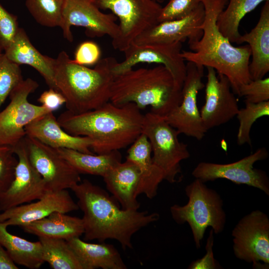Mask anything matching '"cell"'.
Here are the masks:
<instances>
[{
  "label": "cell",
  "instance_id": "cell-35",
  "mask_svg": "<svg viewBox=\"0 0 269 269\" xmlns=\"http://www.w3.org/2000/svg\"><path fill=\"white\" fill-rule=\"evenodd\" d=\"M201 3V0H169L162 7L158 22L185 17L195 10Z\"/></svg>",
  "mask_w": 269,
  "mask_h": 269
},
{
  "label": "cell",
  "instance_id": "cell-2",
  "mask_svg": "<svg viewBox=\"0 0 269 269\" xmlns=\"http://www.w3.org/2000/svg\"><path fill=\"white\" fill-rule=\"evenodd\" d=\"M140 110L134 103L117 105L109 101L80 114L66 110L57 120L69 134L90 138L95 153L104 154L130 146L140 135L144 115Z\"/></svg>",
  "mask_w": 269,
  "mask_h": 269
},
{
  "label": "cell",
  "instance_id": "cell-36",
  "mask_svg": "<svg viewBox=\"0 0 269 269\" xmlns=\"http://www.w3.org/2000/svg\"><path fill=\"white\" fill-rule=\"evenodd\" d=\"M238 95L244 97L245 101L253 103L269 101V78L251 80L242 85Z\"/></svg>",
  "mask_w": 269,
  "mask_h": 269
},
{
  "label": "cell",
  "instance_id": "cell-30",
  "mask_svg": "<svg viewBox=\"0 0 269 269\" xmlns=\"http://www.w3.org/2000/svg\"><path fill=\"white\" fill-rule=\"evenodd\" d=\"M44 262L53 269H83L76 255L63 239L39 237Z\"/></svg>",
  "mask_w": 269,
  "mask_h": 269
},
{
  "label": "cell",
  "instance_id": "cell-10",
  "mask_svg": "<svg viewBox=\"0 0 269 269\" xmlns=\"http://www.w3.org/2000/svg\"><path fill=\"white\" fill-rule=\"evenodd\" d=\"M233 252L239 260L252 263L254 268L269 265V218L259 210L242 218L232 232Z\"/></svg>",
  "mask_w": 269,
  "mask_h": 269
},
{
  "label": "cell",
  "instance_id": "cell-31",
  "mask_svg": "<svg viewBox=\"0 0 269 269\" xmlns=\"http://www.w3.org/2000/svg\"><path fill=\"white\" fill-rule=\"evenodd\" d=\"M65 0H25V5L34 19L47 27H61Z\"/></svg>",
  "mask_w": 269,
  "mask_h": 269
},
{
  "label": "cell",
  "instance_id": "cell-24",
  "mask_svg": "<svg viewBox=\"0 0 269 269\" xmlns=\"http://www.w3.org/2000/svg\"><path fill=\"white\" fill-rule=\"evenodd\" d=\"M151 154L149 141L141 133L130 145L126 158L134 162L139 169L137 196L143 194L149 199L156 196L159 185L164 180L163 172L153 162Z\"/></svg>",
  "mask_w": 269,
  "mask_h": 269
},
{
  "label": "cell",
  "instance_id": "cell-44",
  "mask_svg": "<svg viewBox=\"0 0 269 269\" xmlns=\"http://www.w3.org/2000/svg\"><path fill=\"white\" fill-rule=\"evenodd\" d=\"M92 0L94 1V0Z\"/></svg>",
  "mask_w": 269,
  "mask_h": 269
},
{
  "label": "cell",
  "instance_id": "cell-20",
  "mask_svg": "<svg viewBox=\"0 0 269 269\" xmlns=\"http://www.w3.org/2000/svg\"><path fill=\"white\" fill-rule=\"evenodd\" d=\"M24 130L26 135L53 148H65L93 153L91 150V140L86 136L73 135L66 132L59 125L53 112L34 120Z\"/></svg>",
  "mask_w": 269,
  "mask_h": 269
},
{
  "label": "cell",
  "instance_id": "cell-22",
  "mask_svg": "<svg viewBox=\"0 0 269 269\" xmlns=\"http://www.w3.org/2000/svg\"><path fill=\"white\" fill-rule=\"evenodd\" d=\"M103 178L107 189L122 209L138 210L140 204L136 199V193L139 171L134 162L126 159L112 168Z\"/></svg>",
  "mask_w": 269,
  "mask_h": 269
},
{
  "label": "cell",
  "instance_id": "cell-34",
  "mask_svg": "<svg viewBox=\"0 0 269 269\" xmlns=\"http://www.w3.org/2000/svg\"><path fill=\"white\" fill-rule=\"evenodd\" d=\"M17 163V158L12 147L0 144V194L11 183Z\"/></svg>",
  "mask_w": 269,
  "mask_h": 269
},
{
  "label": "cell",
  "instance_id": "cell-40",
  "mask_svg": "<svg viewBox=\"0 0 269 269\" xmlns=\"http://www.w3.org/2000/svg\"><path fill=\"white\" fill-rule=\"evenodd\" d=\"M41 105L53 112L65 103L63 96L53 88L44 91L37 100Z\"/></svg>",
  "mask_w": 269,
  "mask_h": 269
},
{
  "label": "cell",
  "instance_id": "cell-18",
  "mask_svg": "<svg viewBox=\"0 0 269 269\" xmlns=\"http://www.w3.org/2000/svg\"><path fill=\"white\" fill-rule=\"evenodd\" d=\"M79 209L67 190L47 191L38 201L9 208L0 213V221L9 226H21L55 212L67 213Z\"/></svg>",
  "mask_w": 269,
  "mask_h": 269
},
{
  "label": "cell",
  "instance_id": "cell-12",
  "mask_svg": "<svg viewBox=\"0 0 269 269\" xmlns=\"http://www.w3.org/2000/svg\"><path fill=\"white\" fill-rule=\"evenodd\" d=\"M181 89L179 105L166 116L164 119L180 134L201 140L207 133L197 106V95L205 87L202 82L204 67L188 61Z\"/></svg>",
  "mask_w": 269,
  "mask_h": 269
},
{
  "label": "cell",
  "instance_id": "cell-16",
  "mask_svg": "<svg viewBox=\"0 0 269 269\" xmlns=\"http://www.w3.org/2000/svg\"><path fill=\"white\" fill-rule=\"evenodd\" d=\"M12 148L17 163L11 183L0 194L1 211L38 200L47 191L43 178L29 161L24 138Z\"/></svg>",
  "mask_w": 269,
  "mask_h": 269
},
{
  "label": "cell",
  "instance_id": "cell-25",
  "mask_svg": "<svg viewBox=\"0 0 269 269\" xmlns=\"http://www.w3.org/2000/svg\"><path fill=\"white\" fill-rule=\"evenodd\" d=\"M74 252L83 269H126L117 249L112 245L93 244L76 237L66 241Z\"/></svg>",
  "mask_w": 269,
  "mask_h": 269
},
{
  "label": "cell",
  "instance_id": "cell-3",
  "mask_svg": "<svg viewBox=\"0 0 269 269\" xmlns=\"http://www.w3.org/2000/svg\"><path fill=\"white\" fill-rule=\"evenodd\" d=\"M228 0H201L205 16L201 26L203 34L198 40L188 42L191 51L182 50L185 61L214 68L229 79L233 93L238 94L240 86L250 82L249 66L251 52L249 45L233 46L220 31L218 16Z\"/></svg>",
  "mask_w": 269,
  "mask_h": 269
},
{
  "label": "cell",
  "instance_id": "cell-41",
  "mask_svg": "<svg viewBox=\"0 0 269 269\" xmlns=\"http://www.w3.org/2000/svg\"><path fill=\"white\" fill-rule=\"evenodd\" d=\"M16 264L12 260L8 254L0 244V269H18Z\"/></svg>",
  "mask_w": 269,
  "mask_h": 269
},
{
  "label": "cell",
  "instance_id": "cell-38",
  "mask_svg": "<svg viewBox=\"0 0 269 269\" xmlns=\"http://www.w3.org/2000/svg\"><path fill=\"white\" fill-rule=\"evenodd\" d=\"M101 51L99 45L92 41L81 43L76 49L73 61L88 66L96 65L101 59Z\"/></svg>",
  "mask_w": 269,
  "mask_h": 269
},
{
  "label": "cell",
  "instance_id": "cell-13",
  "mask_svg": "<svg viewBox=\"0 0 269 269\" xmlns=\"http://www.w3.org/2000/svg\"><path fill=\"white\" fill-rule=\"evenodd\" d=\"M182 42L152 43L136 44L132 43L123 52L125 59L116 63L114 75L124 72L139 63H154L165 67L171 73L180 89L185 79L186 66L181 56Z\"/></svg>",
  "mask_w": 269,
  "mask_h": 269
},
{
  "label": "cell",
  "instance_id": "cell-29",
  "mask_svg": "<svg viewBox=\"0 0 269 269\" xmlns=\"http://www.w3.org/2000/svg\"><path fill=\"white\" fill-rule=\"evenodd\" d=\"M269 0H228L227 7L219 14L217 25L231 43H238L241 20L263 1Z\"/></svg>",
  "mask_w": 269,
  "mask_h": 269
},
{
  "label": "cell",
  "instance_id": "cell-21",
  "mask_svg": "<svg viewBox=\"0 0 269 269\" xmlns=\"http://www.w3.org/2000/svg\"><path fill=\"white\" fill-rule=\"evenodd\" d=\"M244 42L248 43L251 49V79L264 78L269 71V0L265 1L256 25L250 32L241 35L237 44Z\"/></svg>",
  "mask_w": 269,
  "mask_h": 269
},
{
  "label": "cell",
  "instance_id": "cell-19",
  "mask_svg": "<svg viewBox=\"0 0 269 269\" xmlns=\"http://www.w3.org/2000/svg\"><path fill=\"white\" fill-rule=\"evenodd\" d=\"M205 10L203 3L191 13L181 18L158 22L138 36L136 44L152 43H171L199 39L203 34L201 26ZM133 43V42H132Z\"/></svg>",
  "mask_w": 269,
  "mask_h": 269
},
{
  "label": "cell",
  "instance_id": "cell-17",
  "mask_svg": "<svg viewBox=\"0 0 269 269\" xmlns=\"http://www.w3.org/2000/svg\"><path fill=\"white\" fill-rule=\"evenodd\" d=\"M206 68L205 101L200 113L203 126L207 132L229 122L236 116L240 109L227 77L223 74H217L212 67Z\"/></svg>",
  "mask_w": 269,
  "mask_h": 269
},
{
  "label": "cell",
  "instance_id": "cell-23",
  "mask_svg": "<svg viewBox=\"0 0 269 269\" xmlns=\"http://www.w3.org/2000/svg\"><path fill=\"white\" fill-rule=\"evenodd\" d=\"M5 56L20 65H28L37 71L49 88L56 90L54 82V60L42 54L30 42L26 32L19 28L11 42L4 50Z\"/></svg>",
  "mask_w": 269,
  "mask_h": 269
},
{
  "label": "cell",
  "instance_id": "cell-5",
  "mask_svg": "<svg viewBox=\"0 0 269 269\" xmlns=\"http://www.w3.org/2000/svg\"><path fill=\"white\" fill-rule=\"evenodd\" d=\"M110 101L117 105L132 103L140 109L165 116L181 101V89L170 71L158 65L150 68L130 69L115 75Z\"/></svg>",
  "mask_w": 269,
  "mask_h": 269
},
{
  "label": "cell",
  "instance_id": "cell-43",
  "mask_svg": "<svg viewBox=\"0 0 269 269\" xmlns=\"http://www.w3.org/2000/svg\"><path fill=\"white\" fill-rule=\"evenodd\" d=\"M2 50L0 48V54L2 53Z\"/></svg>",
  "mask_w": 269,
  "mask_h": 269
},
{
  "label": "cell",
  "instance_id": "cell-37",
  "mask_svg": "<svg viewBox=\"0 0 269 269\" xmlns=\"http://www.w3.org/2000/svg\"><path fill=\"white\" fill-rule=\"evenodd\" d=\"M19 28L17 17L0 4V48L2 51L11 42Z\"/></svg>",
  "mask_w": 269,
  "mask_h": 269
},
{
  "label": "cell",
  "instance_id": "cell-4",
  "mask_svg": "<svg viewBox=\"0 0 269 269\" xmlns=\"http://www.w3.org/2000/svg\"><path fill=\"white\" fill-rule=\"evenodd\" d=\"M117 62L114 57H105L90 68L75 63L64 51L60 52L54 60V82L67 110L80 114L109 102Z\"/></svg>",
  "mask_w": 269,
  "mask_h": 269
},
{
  "label": "cell",
  "instance_id": "cell-7",
  "mask_svg": "<svg viewBox=\"0 0 269 269\" xmlns=\"http://www.w3.org/2000/svg\"><path fill=\"white\" fill-rule=\"evenodd\" d=\"M141 133L149 141L152 161L163 171L164 180L178 182L182 173L180 163L190 155L187 145L178 138L179 132L163 116L149 112L143 116Z\"/></svg>",
  "mask_w": 269,
  "mask_h": 269
},
{
  "label": "cell",
  "instance_id": "cell-27",
  "mask_svg": "<svg viewBox=\"0 0 269 269\" xmlns=\"http://www.w3.org/2000/svg\"><path fill=\"white\" fill-rule=\"evenodd\" d=\"M7 226L0 221V244L16 265L37 269L44 263L39 241L31 242L9 233Z\"/></svg>",
  "mask_w": 269,
  "mask_h": 269
},
{
  "label": "cell",
  "instance_id": "cell-11",
  "mask_svg": "<svg viewBox=\"0 0 269 269\" xmlns=\"http://www.w3.org/2000/svg\"><path fill=\"white\" fill-rule=\"evenodd\" d=\"M268 156V150L263 147L230 163L201 162L194 168L192 175L204 183L218 179H227L235 184L257 188L269 195V179L267 173L254 167L256 162L265 160Z\"/></svg>",
  "mask_w": 269,
  "mask_h": 269
},
{
  "label": "cell",
  "instance_id": "cell-14",
  "mask_svg": "<svg viewBox=\"0 0 269 269\" xmlns=\"http://www.w3.org/2000/svg\"><path fill=\"white\" fill-rule=\"evenodd\" d=\"M24 141L29 161L43 178L47 191L71 189L80 182V173L55 148L26 135Z\"/></svg>",
  "mask_w": 269,
  "mask_h": 269
},
{
  "label": "cell",
  "instance_id": "cell-1",
  "mask_svg": "<svg viewBox=\"0 0 269 269\" xmlns=\"http://www.w3.org/2000/svg\"><path fill=\"white\" fill-rule=\"evenodd\" d=\"M71 189L83 213L84 239L117 241L124 250L133 248V235L159 218L157 213L125 210L119 207L108 193L87 179Z\"/></svg>",
  "mask_w": 269,
  "mask_h": 269
},
{
  "label": "cell",
  "instance_id": "cell-9",
  "mask_svg": "<svg viewBox=\"0 0 269 269\" xmlns=\"http://www.w3.org/2000/svg\"><path fill=\"white\" fill-rule=\"evenodd\" d=\"M38 86L36 81L28 78L9 94V103L0 111V144L14 147L26 136L24 129L28 124L52 112L42 105H36L28 101V96Z\"/></svg>",
  "mask_w": 269,
  "mask_h": 269
},
{
  "label": "cell",
  "instance_id": "cell-33",
  "mask_svg": "<svg viewBox=\"0 0 269 269\" xmlns=\"http://www.w3.org/2000/svg\"><path fill=\"white\" fill-rule=\"evenodd\" d=\"M24 79L19 65L0 54V111L11 91Z\"/></svg>",
  "mask_w": 269,
  "mask_h": 269
},
{
  "label": "cell",
  "instance_id": "cell-28",
  "mask_svg": "<svg viewBox=\"0 0 269 269\" xmlns=\"http://www.w3.org/2000/svg\"><path fill=\"white\" fill-rule=\"evenodd\" d=\"M56 149L80 174L104 177L112 168L122 162V155L119 150L94 154L65 148Z\"/></svg>",
  "mask_w": 269,
  "mask_h": 269
},
{
  "label": "cell",
  "instance_id": "cell-39",
  "mask_svg": "<svg viewBox=\"0 0 269 269\" xmlns=\"http://www.w3.org/2000/svg\"><path fill=\"white\" fill-rule=\"evenodd\" d=\"M214 232L211 229L207 239L205 246L206 254L201 259L194 261L189 265V269H217L221 266L214 258L213 247L214 245Z\"/></svg>",
  "mask_w": 269,
  "mask_h": 269
},
{
  "label": "cell",
  "instance_id": "cell-8",
  "mask_svg": "<svg viewBox=\"0 0 269 269\" xmlns=\"http://www.w3.org/2000/svg\"><path fill=\"white\" fill-rule=\"evenodd\" d=\"M119 19L120 33L113 47L123 52L141 34L158 23L162 7L156 0H94Z\"/></svg>",
  "mask_w": 269,
  "mask_h": 269
},
{
  "label": "cell",
  "instance_id": "cell-15",
  "mask_svg": "<svg viewBox=\"0 0 269 269\" xmlns=\"http://www.w3.org/2000/svg\"><path fill=\"white\" fill-rule=\"evenodd\" d=\"M92 0H65L60 27L65 38L70 42L73 38L71 27H83L90 37L107 35L116 40L120 33L117 17L112 13L103 12Z\"/></svg>",
  "mask_w": 269,
  "mask_h": 269
},
{
  "label": "cell",
  "instance_id": "cell-6",
  "mask_svg": "<svg viewBox=\"0 0 269 269\" xmlns=\"http://www.w3.org/2000/svg\"><path fill=\"white\" fill-rule=\"evenodd\" d=\"M185 191L188 202L183 206L172 205L170 213L176 223L188 224L196 248L199 249L208 227H211L215 234L223 231L226 222L223 201L216 191L198 179L187 185Z\"/></svg>",
  "mask_w": 269,
  "mask_h": 269
},
{
  "label": "cell",
  "instance_id": "cell-42",
  "mask_svg": "<svg viewBox=\"0 0 269 269\" xmlns=\"http://www.w3.org/2000/svg\"><path fill=\"white\" fill-rule=\"evenodd\" d=\"M158 2H162L164 1V0H156Z\"/></svg>",
  "mask_w": 269,
  "mask_h": 269
},
{
  "label": "cell",
  "instance_id": "cell-32",
  "mask_svg": "<svg viewBox=\"0 0 269 269\" xmlns=\"http://www.w3.org/2000/svg\"><path fill=\"white\" fill-rule=\"evenodd\" d=\"M269 116V101L258 103L245 101V107L236 115L239 121L237 141L239 145H252L250 133L254 123L259 118Z\"/></svg>",
  "mask_w": 269,
  "mask_h": 269
},
{
  "label": "cell",
  "instance_id": "cell-26",
  "mask_svg": "<svg viewBox=\"0 0 269 269\" xmlns=\"http://www.w3.org/2000/svg\"><path fill=\"white\" fill-rule=\"evenodd\" d=\"M26 233L39 237L60 239L66 241L80 237L84 234L82 218L55 212L41 219L21 226Z\"/></svg>",
  "mask_w": 269,
  "mask_h": 269
}]
</instances>
